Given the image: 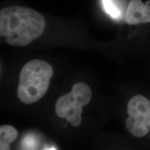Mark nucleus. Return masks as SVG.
Masks as SVG:
<instances>
[{"instance_id":"f257e3e1","label":"nucleus","mask_w":150,"mask_h":150,"mask_svg":"<svg viewBox=\"0 0 150 150\" xmlns=\"http://www.w3.org/2000/svg\"><path fill=\"white\" fill-rule=\"evenodd\" d=\"M43 16L32 8L12 6L0 11V35L15 46H27L45 30Z\"/></svg>"},{"instance_id":"f03ea898","label":"nucleus","mask_w":150,"mask_h":150,"mask_svg":"<svg viewBox=\"0 0 150 150\" xmlns=\"http://www.w3.org/2000/svg\"><path fill=\"white\" fill-rule=\"evenodd\" d=\"M54 74L52 67L41 59H32L22 69L17 96L25 104L38 102L46 94Z\"/></svg>"},{"instance_id":"7ed1b4c3","label":"nucleus","mask_w":150,"mask_h":150,"mask_svg":"<svg viewBox=\"0 0 150 150\" xmlns=\"http://www.w3.org/2000/svg\"><path fill=\"white\" fill-rule=\"evenodd\" d=\"M92 91L86 83L79 82L75 84L69 93L60 97L56 103L57 115L66 118L74 127L79 126L82 121L83 106L91 101Z\"/></svg>"},{"instance_id":"20e7f679","label":"nucleus","mask_w":150,"mask_h":150,"mask_svg":"<svg viewBox=\"0 0 150 150\" xmlns=\"http://www.w3.org/2000/svg\"><path fill=\"white\" fill-rule=\"evenodd\" d=\"M127 117L125 125L129 132L135 137L146 136L150 130V101L142 95L132 97L127 104Z\"/></svg>"},{"instance_id":"39448f33","label":"nucleus","mask_w":150,"mask_h":150,"mask_svg":"<svg viewBox=\"0 0 150 150\" xmlns=\"http://www.w3.org/2000/svg\"><path fill=\"white\" fill-rule=\"evenodd\" d=\"M129 25L150 22V0L143 4L141 0H131L125 17Z\"/></svg>"},{"instance_id":"423d86ee","label":"nucleus","mask_w":150,"mask_h":150,"mask_svg":"<svg viewBox=\"0 0 150 150\" xmlns=\"http://www.w3.org/2000/svg\"><path fill=\"white\" fill-rule=\"evenodd\" d=\"M18 136L17 131L10 125H2L0 127V150H10V144Z\"/></svg>"},{"instance_id":"0eeeda50","label":"nucleus","mask_w":150,"mask_h":150,"mask_svg":"<svg viewBox=\"0 0 150 150\" xmlns=\"http://www.w3.org/2000/svg\"><path fill=\"white\" fill-rule=\"evenodd\" d=\"M105 12L113 19H118L121 16V11L113 0H101Z\"/></svg>"}]
</instances>
